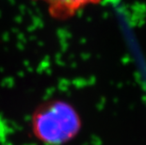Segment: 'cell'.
Segmentation results:
<instances>
[{
  "instance_id": "cell-1",
  "label": "cell",
  "mask_w": 146,
  "mask_h": 145,
  "mask_svg": "<svg viewBox=\"0 0 146 145\" xmlns=\"http://www.w3.org/2000/svg\"><path fill=\"white\" fill-rule=\"evenodd\" d=\"M81 118L77 110L61 99L47 100L37 107L31 117V131L44 145H64L81 130Z\"/></svg>"
},
{
  "instance_id": "cell-2",
  "label": "cell",
  "mask_w": 146,
  "mask_h": 145,
  "mask_svg": "<svg viewBox=\"0 0 146 145\" xmlns=\"http://www.w3.org/2000/svg\"><path fill=\"white\" fill-rule=\"evenodd\" d=\"M43 3L49 16L58 21H66L91 6L98 5L102 0H34Z\"/></svg>"
}]
</instances>
